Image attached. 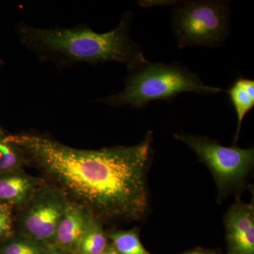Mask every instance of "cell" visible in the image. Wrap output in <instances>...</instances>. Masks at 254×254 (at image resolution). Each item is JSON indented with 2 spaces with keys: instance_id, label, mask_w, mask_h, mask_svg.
Masks as SVG:
<instances>
[{
  "instance_id": "obj_1",
  "label": "cell",
  "mask_w": 254,
  "mask_h": 254,
  "mask_svg": "<svg viewBox=\"0 0 254 254\" xmlns=\"http://www.w3.org/2000/svg\"><path fill=\"white\" fill-rule=\"evenodd\" d=\"M74 203L101 220H138L148 208L146 173L153 133L133 146L72 148L34 133L6 135Z\"/></svg>"
},
{
  "instance_id": "obj_2",
  "label": "cell",
  "mask_w": 254,
  "mask_h": 254,
  "mask_svg": "<svg viewBox=\"0 0 254 254\" xmlns=\"http://www.w3.org/2000/svg\"><path fill=\"white\" fill-rule=\"evenodd\" d=\"M132 17L131 11H127L118 26L105 33H96L86 24L42 28L25 23L18 24L16 33L21 43L36 53L40 61L53 63L60 70L78 63L117 62L129 71L148 62L141 47L130 36Z\"/></svg>"
},
{
  "instance_id": "obj_3",
  "label": "cell",
  "mask_w": 254,
  "mask_h": 254,
  "mask_svg": "<svg viewBox=\"0 0 254 254\" xmlns=\"http://www.w3.org/2000/svg\"><path fill=\"white\" fill-rule=\"evenodd\" d=\"M222 91L218 87L205 84L196 73L180 64L148 61L141 67L128 71L123 91L97 102L113 107L130 105L139 109L155 100L172 101L186 92L215 95Z\"/></svg>"
},
{
  "instance_id": "obj_4",
  "label": "cell",
  "mask_w": 254,
  "mask_h": 254,
  "mask_svg": "<svg viewBox=\"0 0 254 254\" xmlns=\"http://www.w3.org/2000/svg\"><path fill=\"white\" fill-rule=\"evenodd\" d=\"M230 3L187 1L174 7L172 26L180 49L187 46L217 47L230 33Z\"/></svg>"
},
{
  "instance_id": "obj_5",
  "label": "cell",
  "mask_w": 254,
  "mask_h": 254,
  "mask_svg": "<svg viewBox=\"0 0 254 254\" xmlns=\"http://www.w3.org/2000/svg\"><path fill=\"white\" fill-rule=\"evenodd\" d=\"M175 139L186 143L213 174L220 191L240 185L253 168L254 148H241L236 144L223 146L207 137L175 133Z\"/></svg>"
},
{
  "instance_id": "obj_6",
  "label": "cell",
  "mask_w": 254,
  "mask_h": 254,
  "mask_svg": "<svg viewBox=\"0 0 254 254\" xmlns=\"http://www.w3.org/2000/svg\"><path fill=\"white\" fill-rule=\"evenodd\" d=\"M70 200L53 185L43 183L25 203L18 219L20 235L52 247Z\"/></svg>"
},
{
  "instance_id": "obj_7",
  "label": "cell",
  "mask_w": 254,
  "mask_h": 254,
  "mask_svg": "<svg viewBox=\"0 0 254 254\" xmlns=\"http://www.w3.org/2000/svg\"><path fill=\"white\" fill-rule=\"evenodd\" d=\"M228 254H254V207L237 202L225 218Z\"/></svg>"
},
{
  "instance_id": "obj_8",
  "label": "cell",
  "mask_w": 254,
  "mask_h": 254,
  "mask_svg": "<svg viewBox=\"0 0 254 254\" xmlns=\"http://www.w3.org/2000/svg\"><path fill=\"white\" fill-rule=\"evenodd\" d=\"M93 216L89 210L70 200L57 229L53 247L68 254H76Z\"/></svg>"
},
{
  "instance_id": "obj_9",
  "label": "cell",
  "mask_w": 254,
  "mask_h": 254,
  "mask_svg": "<svg viewBox=\"0 0 254 254\" xmlns=\"http://www.w3.org/2000/svg\"><path fill=\"white\" fill-rule=\"evenodd\" d=\"M44 182L25 173L0 176V203L11 206H23L36 193Z\"/></svg>"
},
{
  "instance_id": "obj_10",
  "label": "cell",
  "mask_w": 254,
  "mask_h": 254,
  "mask_svg": "<svg viewBox=\"0 0 254 254\" xmlns=\"http://www.w3.org/2000/svg\"><path fill=\"white\" fill-rule=\"evenodd\" d=\"M227 94L237 117V128L235 137V141L237 143L240 136L242 121L254 107V80L239 77L230 87Z\"/></svg>"
},
{
  "instance_id": "obj_11",
  "label": "cell",
  "mask_w": 254,
  "mask_h": 254,
  "mask_svg": "<svg viewBox=\"0 0 254 254\" xmlns=\"http://www.w3.org/2000/svg\"><path fill=\"white\" fill-rule=\"evenodd\" d=\"M108 234L103 229L101 220L93 215L76 254H102L108 247Z\"/></svg>"
},
{
  "instance_id": "obj_12",
  "label": "cell",
  "mask_w": 254,
  "mask_h": 254,
  "mask_svg": "<svg viewBox=\"0 0 254 254\" xmlns=\"http://www.w3.org/2000/svg\"><path fill=\"white\" fill-rule=\"evenodd\" d=\"M26 163L21 148L6 139V134L0 133V176L23 171Z\"/></svg>"
},
{
  "instance_id": "obj_13",
  "label": "cell",
  "mask_w": 254,
  "mask_h": 254,
  "mask_svg": "<svg viewBox=\"0 0 254 254\" xmlns=\"http://www.w3.org/2000/svg\"><path fill=\"white\" fill-rule=\"evenodd\" d=\"M108 237L120 254H151L142 245L138 229L113 231L108 234Z\"/></svg>"
},
{
  "instance_id": "obj_14",
  "label": "cell",
  "mask_w": 254,
  "mask_h": 254,
  "mask_svg": "<svg viewBox=\"0 0 254 254\" xmlns=\"http://www.w3.org/2000/svg\"><path fill=\"white\" fill-rule=\"evenodd\" d=\"M49 247L18 234L4 241L0 254H46Z\"/></svg>"
},
{
  "instance_id": "obj_15",
  "label": "cell",
  "mask_w": 254,
  "mask_h": 254,
  "mask_svg": "<svg viewBox=\"0 0 254 254\" xmlns=\"http://www.w3.org/2000/svg\"><path fill=\"white\" fill-rule=\"evenodd\" d=\"M13 207L0 203V241H5L13 235Z\"/></svg>"
},
{
  "instance_id": "obj_16",
  "label": "cell",
  "mask_w": 254,
  "mask_h": 254,
  "mask_svg": "<svg viewBox=\"0 0 254 254\" xmlns=\"http://www.w3.org/2000/svg\"><path fill=\"white\" fill-rule=\"evenodd\" d=\"M182 254H218L216 252L213 251L197 250L190 251V252H186Z\"/></svg>"
},
{
  "instance_id": "obj_17",
  "label": "cell",
  "mask_w": 254,
  "mask_h": 254,
  "mask_svg": "<svg viewBox=\"0 0 254 254\" xmlns=\"http://www.w3.org/2000/svg\"><path fill=\"white\" fill-rule=\"evenodd\" d=\"M46 254H68L63 252V251L58 250V249L55 248V247H50L48 250H47Z\"/></svg>"
},
{
  "instance_id": "obj_18",
  "label": "cell",
  "mask_w": 254,
  "mask_h": 254,
  "mask_svg": "<svg viewBox=\"0 0 254 254\" xmlns=\"http://www.w3.org/2000/svg\"><path fill=\"white\" fill-rule=\"evenodd\" d=\"M102 254H120L118 252L115 250L112 245H108V247H106L104 252Z\"/></svg>"
},
{
  "instance_id": "obj_19",
  "label": "cell",
  "mask_w": 254,
  "mask_h": 254,
  "mask_svg": "<svg viewBox=\"0 0 254 254\" xmlns=\"http://www.w3.org/2000/svg\"><path fill=\"white\" fill-rule=\"evenodd\" d=\"M3 64H4V62H3V60L0 58V68L3 66ZM4 133V131H3L2 128H1V126H0V133Z\"/></svg>"
}]
</instances>
